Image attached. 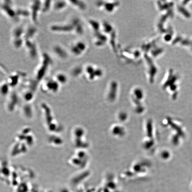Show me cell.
Masks as SVG:
<instances>
[{"mask_svg":"<svg viewBox=\"0 0 192 192\" xmlns=\"http://www.w3.org/2000/svg\"><path fill=\"white\" fill-rule=\"evenodd\" d=\"M25 29L22 26H17L13 29L12 33V40H14L23 39V36Z\"/></svg>","mask_w":192,"mask_h":192,"instance_id":"cell-8","label":"cell"},{"mask_svg":"<svg viewBox=\"0 0 192 192\" xmlns=\"http://www.w3.org/2000/svg\"><path fill=\"white\" fill-rule=\"evenodd\" d=\"M84 72V69L81 66H76L72 69L71 71V74L74 77L78 78L82 74V73Z\"/></svg>","mask_w":192,"mask_h":192,"instance_id":"cell-16","label":"cell"},{"mask_svg":"<svg viewBox=\"0 0 192 192\" xmlns=\"http://www.w3.org/2000/svg\"><path fill=\"white\" fill-rule=\"evenodd\" d=\"M16 16L17 18H25L30 16V11L27 9L22 8H18L16 9Z\"/></svg>","mask_w":192,"mask_h":192,"instance_id":"cell-15","label":"cell"},{"mask_svg":"<svg viewBox=\"0 0 192 192\" xmlns=\"http://www.w3.org/2000/svg\"><path fill=\"white\" fill-rule=\"evenodd\" d=\"M68 2L79 11H84L86 8L85 3L82 1H69Z\"/></svg>","mask_w":192,"mask_h":192,"instance_id":"cell-12","label":"cell"},{"mask_svg":"<svg viewBox=\"0 0 192 192\" xmlns=\"http://www.w3.org/2000/svg\"><path fill=\"white\" fill-rule=\"evenodd\" d=\"M36 28L33 26H29L25 31L23 38L24 40L28 39H33V37L36 34Z\"/></svg>","mask_w":192,"mask_h":192,"instance_id":"cell-10","label":"cell"},{"mask_svg":"<svg viewBox=\"0 0 192 192\" xmlns=\"http://www.w3.org/2000/svg\"><path fill=\"white\" fill-rule=\"evenodd\" d=\"M21 76V75L18 73H14L8 76L6 82L9 86H14L18 83Z\"/></svg>","mask_w":192,"mask_h":192,"instance_id":"cell-11","label":"cell"},{"mask_svg":"<svg viewBox=\"0 0 192 192\" xmlns=\"http://www.w3.org/2000/svg\"><path fill=\"white\" fill-rule=\"evenodd\" d=\"M41 1H32L30 6V16L33 22L34 23L37 22L38 13L41 11Z\"/></svg>","mask_w":192,"mask_h":192,"instance_id":"cell-4","label":"cell"},{"mask_svg":"<svg viewBox=\"0 0 192 192\" xmlns=\"http://www.w3.org/2000/svg\"><path fill=\"white\" fill-rule=\"evenodd\" d=\"M76 22L72 19L70 22L63 24L53 25L50 26V30L56 33H69L74 32Z\"/></svg>","mask_w":192,"mask_h":192,"instance_id":"cell-2","label":"cell"},{"mask_svg":"<svg viewBox=\"0 0 192 192\" xmlns=\"http://www.w3.org/2000/svg\"><path fill=\"white\" fill-rule=\"evenodd\" d=\"M51 1H41V12L46 13L49 11L50 8L52 6L53 4Z\"/></svg>","mask_w":192,"mask_h":192,"instance_id":"cell-17","label":"cell"},{"mask_svg":"<svg viewBox=\"0 0 192 192\" xmlns=\"http://www.w3.org/2000/svg\"><path fill=\"white\" fill-rule=\"evenodd\" d=\"M44 86L49 90H57L59 88V84L54 78H48L44 81Z\"/></svg>","mask_w":192,"mask_h":192,"instance_id":"cell-9","label":"cell"},{"mask_svg":"<svg viewBox=\"0 0 192 192\" xmlns=\"http://www.w3.org/2000/svg\"><path fill=\"white\" fill-rule=\"evenodd\" d=\"M87 49L86 44L82 41H78L72 44L70 50L72 54L75 56L82 55Z\"/></svg>","mask_w":192,"mask_h":192,"instance_id":"cell-3","label":"cell"},{"mask_svg":"<svg viewBox=\"0 0 192 192\" xmlns=\"http://www.w3.org/2000/svg\"><path fill=\"white\" fill-rule=\"evenodd\" d=\"M1 8L4 13L8 18L13 19L17 18L16 9L13 8L11 1H3V3L1 4Z\"/></svg>","mask_w":192,"mask_h":192,"instance_id":"cell-5","label":"cell"},{"mask_svg":"<svg viewBox=\"0 0 192 192\" xmlns=\"http://www.w3.org/2000/svg\"><path fill=\"white\" fill-rule=\"evenodd\" d=\"M68 4V1H54V3L53 4L52 6H53L55 11H61L64 9Z\"/></svg>","mask_w":192,"mask_h":192,"instance_id":"cell-13","label":"cell"},{"mask_svg":"<svg viewBox=\"0 0 192 192\" xmlns=\"http://www.w3.org/2000/svg\"><path fill=\"white\" fill-rule=\"evenodd\" d=\"M53 53L57 57L62 59H66L68 57V54L64 48L59 45H57L53 47Z\"/></svg>","mask_w":192,"mask_h":192,"instance_id":"cell-7","label":"cell"},{"mask_svg":"<svg viewBox=\"0 0 192 192\" xmlns=\"http://www.w3.org/2000/svg\"><path fill=\"white\" fill-rule=\"evenodd\" d=\"M52 62V60L49 55L47 53H44L42 55L41 63L35 74L36 80L37 81L42 80Z\"/></svg>","mask_w":192,"mask_h":192,"instance_id":"cell-1","label":"cell"},{"mask_svg":"<svg viewBox=\"0 0 192 192\" xmlns=\"http://www.w3.org/2000/svg\"><path fill=\"white\" fill-rule=\"evenodd\" d=\"M24 45L25 46L26 50L31 58H36L37 55V49L35 43L32 41V39L25 40Z\"/></svg>","mask_w":192,"mask_h":192,"instance_id":"cell-6","label":"cell"},{"mask_svg":"<svg viewBox=\"0 0 192 192\" xmlns=\"http://www.w3.org/2000/svg\"><path fill=\"white\" fill-rule=\"evenodd\" d=\"M54 78L59 84H64L68 81V77L66 74L62 73L56 74Z\"/></svg>","mask_w":192,"mask_h":192,"instance_id":"cell-14","label":"cell"}]
</instances>
